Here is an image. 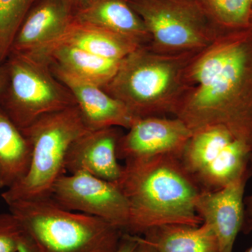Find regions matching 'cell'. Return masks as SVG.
Returning <instances> with one entry per match:
<instances>
[{"label":"cell","mask_w":252,"mask_h":252,"mask_svg":"<svg viewBox=\"0 0 252 252\" xmlns=\"http://www.w3.org/2000/svg\"><path fill=\"white\" fill-rule=\"evenodd\" d=\"M174 117L192 132L220 126L252 149V29L220 34L195 55Z\"/></svg>","instance_id":"obj_1"},{"label":"cell","mask_w":252,"mask_h":252,"mask_svg":"<svg viewBox=\"0 0 252 252\" xmlns=\"http://www.w3.org/2000/svg\"><path fill=\"white\" fill-rule=\"evenodd\" d=\"M115 184L130 209L126 233L142 235L161 225L203 223L195 208L202 190L186 170L180 157L126 160Z\"/></svg>","instance_id":"obj_2"},{"label":"cell","mask_w":252,"mask_h":252,"mask_svg":"<svg viewBox=\"0 0 252 252\" xmlns=\"http://www.w3.org/2000/svg\"><path fill=\"white\" fill-rule=\"evenodd\" d=\"M199 52L160 54L141 46L121 61L103 89L137 118L174 117L188 89L189 65Z\"/></svg>","instance_id":"obj_3"},{"label":"cell","mask_w":252,"mask_h":252,"mask_svg":"<svg viewBox=\"0 0 252 252\" xmlns=\"http://www.w3.org/2000/svg\"><path fill=\"white\" fill-rule=\"evenodd\" d=\"M7 205L23 230L46 252H115L124 233L97 217L68 210L51 197Z\"/></svg>","instance_id":"obj_4"},{"label":"cell","mask_w":252,"mask_h":252,"mask_svg":"<svg viewBox=\"0 0 252 252\" xmlns=\"http://www.w3.org/2000/svg\"><path fill=\"white\" fill-rule=\"evenodd\" d=\"M21 130L32 144L31 165L23 180L1 193L6 204L51 196L56 181L66 174L64 163L71 146L91 130L74 105L39 118Z\"/></svg>","instance_id":"obj_5"},{"label":"cell","mask_w":252,"mask_h":252,"mask_svg":"<svg viewBox=\"0 0 252 252\" xmlns=\"http://www.w3.org/2000/svg\"><path fill=\"white\" fill-rule=\"evenodd\" d=\"M5 61L7 89L0 109L21 130L39 118L76 105L72 94L44 61L17 54H10Z\"/></svg>","instance_id":"obj_6"},{"label":"cell","mask_w":252,"mask_h":252,"mask_svg":"<svg viewBox=\"0 0 252 252\" xmlns=\"http://www.w3.org/2000/svg\"><path fill=\"white\" fill-rule=\"evenodd\" d=\"M151 36L149 47L165 54L198 52L220 35L187 0H127Z\"/></svg>","instance_id":"obj_7"},{"label":"cell","mask_w":252,"mask_h":252,"mask_svg":"<svg viewBox=\"0 0 252 252\" xmlns=\"http://www.w3.org/2000/svg\"><path fill=\"white\" fill-rule=\"evenodd\" d=\"M252 149L220 126L195 131L180 159L202 191H214L250 173Z\"/></svg>","instance_id":"obj_8"},{"label":"cell","mask_w":252,"mask_h":252,"mask_svg":"<svg viewBox=\"0 0 252 252\" xmlns=\"http://www.w3.org/2000/svg\"><path fill=\"white\" fill-rule=\"evenodd\" d=\"M51 198L71 211L101 219L126 233L130 209L115 183L85 173L64 174L56 181Z\"/></svg>","instance_id":"obj_9"},{"label":"cell","mask_w":252,"mask_h":252,"mask_svg":"<svg viewBox=\"0 0 252 252\" xmlns=\"http://www.w3.org/2000/svg\"><path fill=\"white\" fill-rule=\"evenodd\" d=\"M119 141V159L128 160L172 155L181 157L193 132L175 117L139 118Z\"/></svg>","instance_id":"obj_10"},{"label":"cell","mask_w":252,"mask_h":252,"mask_svg":"<svg viewBox=\"0 0 252 252\" xmlns=\"http://www.w3.org/2000/svg\"><path fill=\"white\" fill-rule=\"evenodd\" d=\"M250 174L214 191H201L195 200L197 215L211 228L219 252H233L237 237L245 222L244 200Z\"/></svg>","instance_id":"obj_11"},{"label":"cell","mask_w":252,"mask_h":252,"mask_svg":"<svg viewBox=\"0 0 252 252\" xmlns=\"http://www.w3.org/2000/svg\"><path fill=\"white\" fill-rule=\"evenodd\" d=\"M54 76L70 92L83 119L91 130L107 127L129 129L137 118L103 88L53 66Z\"/></svg>","instance_id":"obj_12"},{"label":"cell","mask_w":252,"mask_h":252,"mask_svg":"<svg viewBox=\"0 0 252 252\" xmlns=\"http://www.w3.org/2000/svg\"><path fill=\"white\" fill-rule=\"evenodd\" d=\"M119 127L89 130L78 138L68 151L64 168L69 174L85 172L116 183L122 176L117 147Z\"/></svg>","instance_id":"obj_13"},{"label":"cell","mask_w":252,"mask_h":252,"mask_svg":"<svg viewBox=\"0 0 252 252\" xmlns=\"http://www.w3.org/2000/svg\"><path fill=\"white\" fill-rule=\"evenodd\" d=\"M74 10L66 0H40L25 18L10 54H32L52 42L72 22Z\"/></svg>","instance_id":"obj_14"},{"label":"cell","mask_w":252,"mask_h":252,"mask_svg":"<svg viewBox=\"0 0 252 252\" xmlns=\"http://www.w3.org/2000/svg\"><path fill=\"white\" fill-rule=\"evenodd\" d=\"M74 19L107 30L142 46L151 42L142 18L126 0H86L74 9Z\"/></svg>","instance_id":"obj_15"},{"label":"cell","mask_w":252,"mask_h":252,"mask_svg":"<svg viewBox=\"0 0 252 252\" xmlns=\"http://www.w3.org/2000/svg\"><path fill=\"white\" fill-rule=\"evenodd\" d=\"M26 56L53 63L54 66L102 88L115 76L122 61L68 46H53Z\"/></svg>","instance_id":"obj_16"},{"label":"cell","mask_w":252,"mask_h":252,"mask_svg":"<svg viewBox=\"0 0 252 252\" xmlns=\"http://www.w3.org/2000/svg\"><path fill=\"white\" fill-rule=\"evenodd\" d=\"M56 46H72L107 59L122 61L142 45L112 32L79 22L73 18L59 37L35 52Z\"/></svg>","instance_id":"obj_17"},{"label":"cell","mask_w":252,"mask_h":252,"mask_svg":"<svg viewBox=\"0 0 252 252\" xmlns=\"http://www.w3.org/2000/svg\"><path fill=\"white\" fill-rule=\"evenodd\" d=\"M32 153L29 139L0 109V189L6 190L24 178Z\"/></svg>","instance_id":"obj_18"},{"label":"cell","mask_w":252,"mask_h":252,"mask_svg":"<svg viewBox=\"0 0 252 252\" xmlns=\"http://www.w3.org/2000/svg\"><path fill=\"white\" fill-rule=\"evenodd\" d=\"M142 236L156 252H219L216 237L206 223L161 225Z\"/></svg>","instance_id":"obj_19"},{"label":"cell","mask_w":252,"mask_h":252,"mask_svg":"<svg viewBox=\"0 0 252 252\" xmlns=\"http://www.w3.org/2000/svg\"><path fill=\"white\" fill-rule=\"evenodd\" d=\"M220 34L252 29V0H187Z\"/></svg>","instance_id":"obj_20"},{"label":"cell","mask_w":252,"mask_h":252,"mask_svg":"<svg viewBox=\"0 0 252 252\" xmlns=\"http://www.w3.org/2000/svg\"><path fill=\"white\" fill-rule=\"evenodd\" d=\"M36 0H0V63L9 57L18 30Z\"/></svg>","instance_id":"obj_21"},{"label":"cell","mask_w":252,"mask_h":252,"mask_svg":"<svg viewBox=\"0 0 252 252\" xmlns=\"http://www.w3.org/2000/svg\"><path fill=\"white\" fill-rule=\"evenodd\" d=\"M23 233L22 226L13 214L0 213V252H17Z\"/></svg>","instance_id":"obj_22"},{"label":"cell","mask_w":252,"mask_h":252,"mask_svg":"<svg viewBox=\"0 0 252 252\" xmlns=\"http://www.w3.org/2000/svg\"><path fill=\"white\" fill-rule=\"evenodd\" d=\"M17 252H46L32 238L24 231L19 245Z\"/></svg>","instance_id":"obj_23"},{"label":"cell","mask_w":252,"mask_h":252,"mask_svg":"<svg viewBox=\"0 0 252 252\" xmlns=\"http://www.w3.org/2000/svg\"><path fill=\"white\" fill-rule=\"evenodd\" d=\"M137 245L135 235L124 233L120 245L115 252H132Z\"/></svg>","instance_id":"obj_24"},{"label":"cell","mask_w":252,"mask_h":252,"mask_svg":"<svg viewBox=\"0 0 252 252\" xmlns=\"http://www.w3.org/2000/svg\"><path fill=\"white\" fill-rule=\"evenodd\" d=\"M252 168V154L251 157V162ZM245 222L244 228L245 230H249V228L252 227V193L248 198L245 200Z\"/></svg>","instance_id":"obj_25"},{"label":"cell","mask_w":252,"mask_h":252,"mask_svg":"<svg viewBox=\"0 0 252 252\" xmlns=\"http://www.w3.org/2000/svg\"><path fill=\"white\" fill-rule=\"evenodd\" d=\"M137 245L132 252H156L155 250L150 243H149L142 236V235H136Z\"/></svg>","instance_id":"obj_26"},{"label":"cell","mask_w":252,"mask_h":252,"mask_svg":"<svg viewBox=\"0 0 252 252\" xmlns=\"http://www.w3.org/2000/svg\"><path fill=\"white\" fill-rule=\"evenodd\" d=\"M1 63H0V94L4 89V86L6 84V72H5L4 66H1Z\"/></svg>","instance_id":"obj_27"},{"label":"cell","mask_w":252,"mask_h":252,"mask_svg":"<svg viewBox=\"0 0 252 252\" xmlns=\"http://www.w3.org/2000/svg\"><path fill=\"white\" fill-rule=\"evenodd\" d=\"M37 1V0H36L35 1ZM66 1H68L69 4L72 5L74 9H76L77 6H79V5L83 4L84 2H85L86 0H66Z\"/></svg>","instance_id":"obj_28"},{"label":"cell","mask_w":252,"mask_h":252,"mask_svg":"<svg viewBox=\"0 0 252 252\" xmlns=\"http://www.w3.org/2000/svg\"><path fill=\"white\" fill-rule=\"evenodd\" d=\"M245 252H252V245L250 248L248 249Z\"/></svg>","instance_id":"obj_29"},{"label":"cell","mask_w":252,"mask_h":252,"mask_svg":"<svg viewBox=\"0 0 252 252\" xmlns=\"http://www.w3.org/2000/svg\"><path fill=\"white\" fill-rule=\"evenodd\" d=\"M126 1H127V0H126Z\"/></svg>","instance_id":"obj_30"}]
</instances>
